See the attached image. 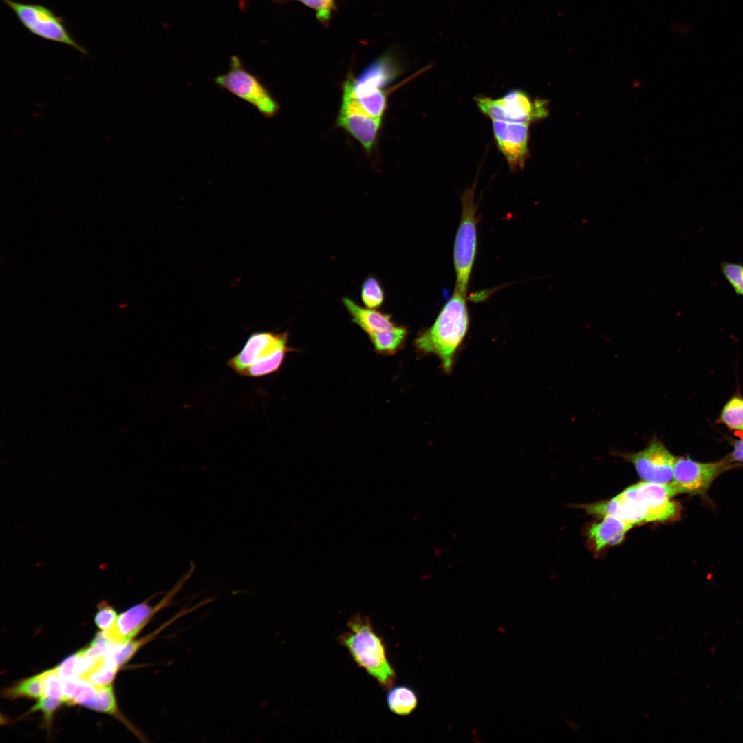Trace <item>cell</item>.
Masks as SVG:
<instances>
[{"label": "cell", "mask_w": 743, "mask_h": 743, "mask_svg": "<svg viewBox=\"0 0 743 743\" xmlns=\"http://www.w3.org/2000/svg\"><path fill=\"white\" fill-rule=\"evenodd\" d=\"M214 83L250 104L266 118L274 116L279 111V105L270 91L258 76L246 68L237 56L230 57L228 71L217 76Z\"/></svg>", "instance_id": "3"}, {"label": "cell", "mask_w": 743, "mask_h": 743, "mask_svg": "<svg viewBox=\"0 0 743 743\" xmlns=\"http://www.w3.org/2000/svg\"><path fill=\"white\" fill-rule=\"evenodd\" d=\"M720 422L731 430L743 431V398L734 396L724 406Z\"/></svg>", "instance_id": "24"}, {"label": "cell", "mask_w": 743, "mask_h": 743, "mask_svg": "<svg viewBox=\"0 0 743 743\" xmlns=\"http://www.w3.org/2000/svg\"><path fill=\"white\" fill-rule=\"evenodd\" d=\"M62 702L63 701L59 699L42 696L39 698L36 704L30 709V711H42L44 715V720L49 725L54 713L60 707Z\"/></svg>", "instance_id": "30"}, {"label": "cell", "mask_w": 743, "mask_h": 743, "mask_svg": "<svg viewBox=\"0 0 743 743\" xmlns=\"http://www.w3.org/2000/svg\"><path fill=\"white\" fill-rule=\"evenodd\" d=\"M40 674L43 685V696L63 701L62 684L56 667Z\"/></svg>", "instance_id": "28"}, {"label": "cell", "mask_w": 743, "mask_h": 743, "mask_svg": "<svg viewBox=\"0 0 743 743\" xmlns=\"http://www.w3.org/2000/svg\"><path fill=\"white\" fill-rule=\"evenodd\" d=\"M493 131L510 169H522L528 156L529 124L493 120Z\"/></svg>", "instance_id": "13"}, {"label": "cell", "mask_w": 743, "mask_h": 743, "mask_svg": "<svg viewBox=\"0 0 743 743\" xmlns=\"http://www.w3.org/2000/svg\"><path fill=\"white\" fill-rule=\"evenodd\" d=\"M400 73L399 61L389 51L372 62L357 77L349 75L343 84V91L354 97L383 91Z\"/></svg>", "instance_id": "9"}, {"label": "cell", "mask_w": 743, "mask_h": 743, "mask_svg": "<svg viewBox=\"0 0 743 743\" xmlns=\"http://www.w3.org/2000/svg\"><path fill=\"white\" fill-rule=\"evenodd\" d=\"M721 272L731 286L736 294L743 296V264L733 262H722Z\"/></svg>", "instance_id": "27"}, {"label": "cell", "mask_w": 743, "mask_h": 743, "mask_svg": "<svg viewBox=\"0 0 743 743\" xmlns=\"http://www.w3.org/2000/svg\"><path fill=\"white\" fill-rule=\"evenodd\" d=\"M381 122L382 119L371 116L352 97L343 93L336 124L356 139L368 153L374 149Z\"/></svg>", "instance_id": "12"}, {"label": "cell", "mask_w": 743, "mask_h": 743, "mask_svg": "<svg viewBox=\"0 0 743 743\" xmlns=\"http://www.w3.org/2000/svg\"><path fill=\"white\" fill-rule=\"evenodd\" d=\"M618 495L633 505L644 523L672 520L680 513L678 504L671 500L675 493L670 484L643 481L628 487Z\"/></svg>", "instance_id": "8"}, {"label": "cell", "mask_w": 743, "mask_h": 743, "mask_svg": "<svg viewBox=\"0 0 743 743\" xmlns=\"http://www.w3.org/2000/svg\"><path fill=\"white\" fill-rule=\"evenodd\" d=\"M95 687L94 693L82 704V706L120 718L116 707L112 687L109 685Z\"/></svg>", "instance_id": "22"}, {"label": "cell", "mask_w": 743, "mask_h": 743, "mask_svg": "<svg viewBox=\"0 0 743 743\" xmlns=\"http://www.w3.org/2000/svg\"><path fill=\"white\" fill-rule=\"evenodd\" d=\"M348 630L338 638L356 663L386 689L391 688L396 675L390 664L383 638L374 631L369 618L360 614L350 618Z\"/></svg>", "instance_id": "2"}, {"label": "cell", "mask_w": 743, "mask_h": 743, "mask_svg": "<svg viewBox=\"0 0 743 743\" xmlns=\"http://www.w3.org/2000/svg\"><path fill=\"white\" fill-rule=\"evenodd\" d=\"M290 351L291 349L288 345L268 354L250 365L245 376L261 378L276 372L281 367L286 354Z\"/></svg>", "instance_id": "21"}, {"label": "cell", "mask_w": 743, "mask_h": 743, "mask_svg": "<svg viewBox=\"0 0 743 743\" xmlns=\"http://www.w3.org/2000/svg\"><path fill=\"white\" fill-rule=\"evenodd\" d=\"M360 297L367 308L377 309L382 306L385 299V291L376 277L369 275L364 280L361 286Z\"/></svg>", "instance_id": "25"}, {"label": "cell", "mask_w": 743, "mask_h": 743, "mask_svg": "<svg viewBox=\"0 0 743 743\" xmlns=\"http://www.w3.org/2000/svg\"><path fill=\"white\" fill-rule=\"evenodd\" d=\"M288 334L261 331L252 332L241 349L226 361L227 366L235 374L245 376L247 369L256 360L268 354L288 346Z\"/></svg>", "instance_id": "14"}, {"label": "cell", "mask_w": 743, "mask_h": 743, "mask_svg": "<svg viewBox=\"0 0 743 743\" xmlns=\"http://www.w3.org/2000/svg\"><path fill=\"white\" fill-rule=\"evenodd\" d=\"M466 296L455 288L432 325L420 332L414 341L417 351L435 355L447 374L452 370L455 354L469 329Z\"/></svg>", "instance_id": "1"}, {"label": "cell", "mask_w": 743, "mask_h": 743, "mask_svg": "<svg viewBox=\"0 0 743 743\" xmlns=\"http://www.w3.org/2000/svg\"><path fill=\"white\" fill-rule=\"evenodd\" d=\"M276 2L283 3L289 1H296L304 6L314 10L316 12L317 20L323 25H327L330 21L332 13L336 10V0H274Z\"/></svg>", "instance_id": "26"}, {"label": "cell", "mask_w": 743, "mask_h": 743, "mask_svg": "<svg viewBox=\"0 0 743 743\" xmlns=\"http://www.w3.org/2000/svg\"><path fill=\"white\" fill-rule=\"evenodd\" d=\"M342 303L351 316L352 321L367 335L388 330L396 325L389 314L363 308L348 297L342 298Z\"/></svg>", "instance_id": "15"}, {"label": "cell", "mask_w": 743, "mask_h": 743, "mask_svg": "<svg viewBox=\"0 0 743 743\" xmlns=\"http://www.w3.org/2000/svg\"><path fill=\"white\" fill-rule=\"evenodd\" d=\"M1 1L13 11L21 23L32 34L69 45L83 54H88L87 50L69 34L65 25L64 19L56 15L49 8L41 4L19 3L13 0Z\"/></svg>", "instance_id": "6"}, {"label": "cell", "mask_w": 743, "mask_h": 743, "mask_svg": "<svg viewBox=\"0 0 743 743\" xmlns=\"http://www.w3.org/2000/svg\"><path fill=\"white\" fill-rule=\"evenodd\" d=\"M78 658V653H76L66 658L56 667L62 680L74 678Z\"/></svg>", "instance_id": "31"}, {"label": "cell", "mask_w": 743, "mask_h": 743, "mask_svg": "<svg viewBox=\"0 0 743 743\" xmlns=\"http://www.w3.org/2000/svg\"><path fill=\"white\" fill-rule=\"evenodd\" d=\"M476 101L479 109L492 121L529 124L548 113L545 100H532L520 89L510 90L500 98L479 97Z\"/></svg>", "instance_id": "7"}, {"label": "cell", "mask_w": 743, "mask_h": 743, "mask_svg": "<svg viewBox=\"0 0 743 743\" xmlns=\"http://www.w3.org/2000/svg\"><path fill=\"white\" fill-rule=\"evenodd\" d=\"M728 467L726 462L703 463L689 457H676L670 486L675 494L703 495L714 479Z\"/></svg>", "instance_id": "11"}, {"label": "cell", "mask_w": 743, "mask_h": 743, "mask_svg": "<svg viewBox=\"0 0 743 743\" xmlns=\"http://www.w3.org/2000/svg\"><path fill=\"white\" fill-rule=\"evenodd\" d=\"M621 456L634 465L644 481L666 485L672 482L676 457L656 437L642 451Z\"/></svg>", "instance_id": "10"}, {"label": "cell", "mask_w": 743, "mask_h": 743, "mask_svg": "<svg viewBox=\"0 0 743 743\" xmlns=\"http://www.w3.org/2000/svg\"><path fill=\"white\" fill-rule=\"evenodd\" d=\"M195 610V608L194 606L191 607L182 609L176 614L173 616L169 620L164 623L156 630L146 636L145 637L138 639L137 640L129 642L126 643L125 645H122V646L115 647V648L111 652V656L116 664L119 667L120 665L128 661L139 648L153 640L160 632L164 630L166 627L170 625L171 623L177 621L182 616L188 614L189 613L193 612Z\"/></svg>", "instance_id": "19"}, {"label": "cell", "mask_w": 743, "mask_h": 743, "mask_svg": "<svg viewBox=\"0 0 743 743\" xmlns=\"http://www.w3.org/2000/svg\"><path fill=\"white\" fill-rule=\"evenodd\" d=\"M733 451L731 454L733 461L743 462V439L737 440L734 442Z\"/></svg>", "instance_id": "32"}, {"label": "cell", "mask_w": 743, "mask_h": 743, "mask_svg": "<svg viewBox=\"0 0 743 743\" xmlns=\"http://www.w3.org/2000/svg\"><path fill=\"white\" fill-rule=\"evenodd\" d=\"M407 329L402 325H395L391 328L368 335L376 352L391 355L400 350L404 345Z\"/></svg>", "instance_id": "17"}, {"label": "cell", "mask_w": 743, "mask_h": 743, "mask_svg": "<svg viewBox=\"0 0 743 743\" xmlns=\"http://www.w3.org/2000/svg\"><path fill=\"white\" fill-rule=\"evenodd\" d=\"M633 526L617 517H603L601 521L592 524L588 530V536L596 551L605 546L617 545L624 538L625 533Z\"/></svg>", "instance_id": "16"}, {"label": "cell", "mask_w": 743, "mask_h": 743, "mask_svg": "<svg viewBox=\"0 0 743 743\" xmlns=\"http://www.w3.org/2000/svg\"><path fill=\"white\" fill-rule=\"evenodd\" d=\"M111 652L95 658L89 667L79 678L95 687L109 685L118 668L112 658Z\"/></svg>", "instance_id": "18"}, {"label": "cell", "mask_w": 743, "mask_h": 743, "mask_svg": "<svg viewBox=\"0 0 743 743\" xmlns=\"http://www.w3.org/2000/svg\"><path fill=\"white\" fill-rule=\"evenodd\" d=\"M474 188L462 196V215L453 246V264L456 276L455 288L466 294L477 252V205Z\"/></svg>", "instance_id": "4"}, {"label": "cell", "mask_w": 743, "mask_h": 743, "mask_svg": "<svg viewBox=\"0 0 743 743\" xmlns=\"http://www.w3.org/2000/svg\"><path fill=\"white\" fill-rule=\"evenodd\" d=\"M386 702L389 710L398 715L411 714L417 707L418 698L416 691L406 685L391 687L386 696Z\"/></svg>", "instance_id": "20"}, {"label": "cell", "mask_w": 743, "mask_h": 743, "mask_svg": "<svg viewBox=\"0 0 743 743\" xmlns=\"http://www.w3.org/2000/svg\"><path fill=\"white\" fill-rule=\"evenodd\" d=\"M98 607V610L94 618L95 623L102 630H107L117 617L116 611L105 601H101Z\"/></svg>", "instance_id": "29"}, {"label": "cell", "mask_w": 743, "mask_h": 743, "mask_svg": "<svg viewBox=\"0 0 743 743\" xmlns=\"http://www.w3.org/2000/svg\"><path fill=\"white\" fill-rule=\"evenodd\" d=\"M3 696L14 699L19 697L39 698L43 696V685L41 674L26 678L15 685L5 689Z\"/></svg>", "instance_id": "23"}, {"label": "cell", "mask_w": 743, "mask_h": 743, "mask_svg": "<svg viewBox=\"0 0 743 743\" xmlns=\"http://www.w3.org/2000/svg\"><path fill=\"white\" fill-rule=\"evenodd\" d=\"M195 566L191 562L186 572L175 585L155 605L149 603L151 599L138 603L118 616L112 625L103 632V636L109 641L118 645L129 643L148 623L157 612L173 603L177 594L194 572Z\"/></svg>", "instance_id": "5"}]
</instances>
